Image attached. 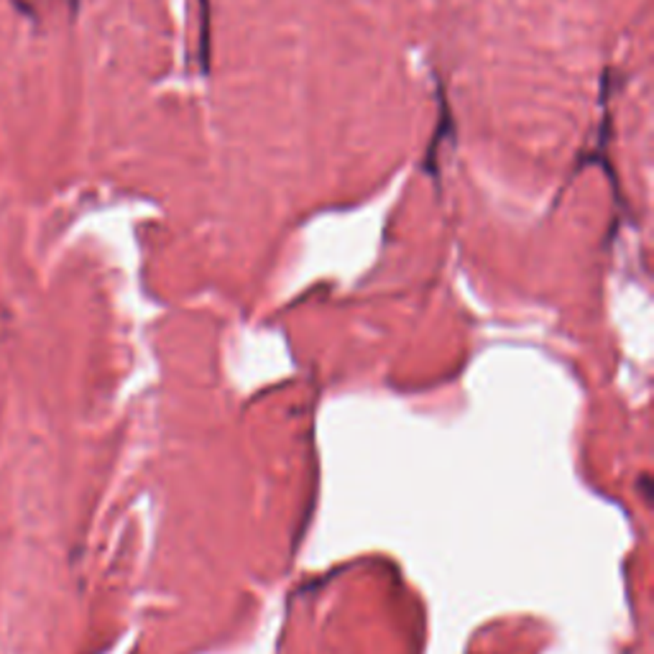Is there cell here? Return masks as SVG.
<instances>
[{"label": "cell", "mask_w": 654, "mask_h": 654, "mask_svg": "<svg viewBox=\"0 0 654 654\" xmlns=\"http://www.w3.org/2000/svg\"><path fill=\"white\" fill-rule=\"evenodd\" d=\"M437 126L435 134L430 138V146H427V153H424V171L440 182V149L445 144H453L455 141V120H453V108L450 102L445 98V87L440 84L437 80Z\"/></svg>", "instance_id": "cell-1"}, {"label": "cell", "mask_w": 654, "mask_h": 654, "mask_svg": "<svg viewBox=\"0 0 654 654\" xmlns=\"http://www.w3.org/2000/svg\"><path fill=\"white\" fill-rule=\"evenodd\" d=\"M65 3H67L69 11H72V13H77V5H80V0H65Z\"/></svg>", "instance_id": "cell-2"}]
</instances>
